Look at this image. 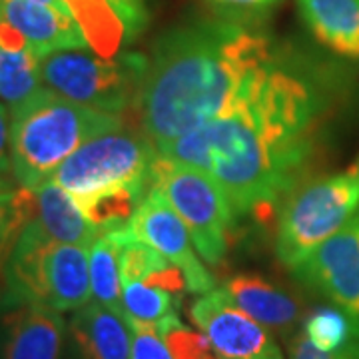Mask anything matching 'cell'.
<instances>
[{
  "label": "cell",
  "instance_id": "44dd1931",
  "mask_svg": "<svg viewBox=\"0 0 359 359\" xmlns=\"http://www.w3.org/2000/svg\"><path fill=\"white\" fill-rule=\"evenodd\" d=\"M80 28L84 30L90 46H94L102 56L118 48L122 36V20L112 8L110 0H65Z\"/></svg>",
  "mask_w": 359,
  "mask_h": 359
},
{
  "label": "cell",
  "instance_id": "5b68a950",
  "mask_svg": "<svg viewBox=\"0 0 359 359\" xmlns=\"http://www.w3.org/2000/svg\"><path fill=\"white\" fill-rule=\"evenodd\" d=\"M359 208V158L341 172L294 188L283 202L276 233V254L290 269L330 240Z\"/></svg>",
  "mask_w": 359,
  "mask_h": 359
},
{
  "label": "cell",
  "instance_id": "8fae6325",
  "mask_svg": "<svg viewBox=\"0 0 359 359\" xmlns=\"http://www.w3.org/2000/svg\"><path fill=\"white\" fill-rule=\"evenodd\" d=\"M190 318L224 359H283L268 330L238 308L224 290L200 295L190 306Z\"/></svg>",
  "mask_w": 359,
  "mask_h": 359
},
{
  "label": "cell",
  "instance_id": "7a4b0ae2",
  "mask_svg": "<svg viewBox=\"0 0 359 359\" xmlns=\"http://www.w3.org/2000/svg\"><path fill=\"white\" fill-rule=\"evenodd\" d=\"M276 62L269 40L244 26L200 22L160 36L140 92L144 132L156 148L226 114Z\"/></svg>",
  "mask_w": 359,
  "mask_h": 359
},
{
  "label": "cell",
  "instance_id": "277c9868",
  "mask_svg": "<svg viewBox=\"0 0 359 359\" xmlns=\"http://www.w3.org/2000/svg\"><path fill=\"white\" fill-rule=\"evenodd\" d=\"M2 306L36 304L56 311H76L92 299L90 248L54 242L28 219L4 266Z\"/></svg>",
  "mask_w": 359,
  "mask_h": 359
},
{
  "label": "cell",
  "instance_id": "d4e9b609",
  "mask_svg": "<svg viewBox=\"0 0 359 359\" xmlns=\"http://www.w3.org/2000/svg\"><path fill=\"white\" fill-rule=\"evenodd\" d=\"M154 327L174 359H224L208 335L204 332H194L180 320L178 313L156 323Z\"/></svg>",
  "mask_w": 359,
  "mask_h": 359
},
{
  "label": "cell",
  "instance_id": "ba28073f",
  "mask_svg": "<svg viewBox=\"0 0 359 359\" xmlns=\"http://www.w3.org/2000/svg\"><path fill=\"white\" fill-rule=\"evenodd\" d=\"M158 156V148L148 136L118 128L84 142L56 170L52 182L72 194V198L150 184Z\"/></svg>",
  "mask_w": 359,
  "mask_h": 359
},
{
  "label": "cell",
  "instance_id": "9c48e42d",
  "mask_svg": "<svg viewBox=\"0 0 359 359\" xmlns=\"http://www.w3.org/2000/svg\"><path fill=\"white\" fill-rule=\"evenodd\" d=\"M292 271L346 313L359 341V214Z\"/></svg>",
  "mask_w": 359,
  "mask_h": 359
},
{
  "label": "cell",
  "instance_id": "4fadbf2b",
  "mask_svg": "<svg viewBox=\"0 0 359 359\" xmlns=\"http://www.w3.org/2000/svg\"><path fill=\"white\" fill-rule=\"evenodd\" d=\"M0 20L13 26L39 58L88 46V39L72 14L36 0H0Z\"/></svg>",
  "mask_w": 359,
  "mask_h": 359
},
{
  "label": "cell",
  "instance_id": "9a60e30c",
  "mask_svg": "<svg viewBox=\"0 0 359 359\" xmlns=\"http://www.w3.org/2000/svg\"><path fill=\"white\" fill-rule=\"evenodd\" d=\"M222 290L238 308L244 309L248 316L259 321L269 332L287 337L302 320L299 302L262 276H231Z\"/></svg>",
  "mask_w": 359,
  "mask_h": 359
},
{
  "label": "cell",
  "instance_id": "2e32d148",
  "mask_svg": "<svg viewBox=\"0 0 359 359\" xmlns=\"http://www.w3.org/2000/svg\"><path fill=\"white\" fill-rule=\"evenodd\" d=\"M30 222H34L54 242L62 244L90 248L98 238V231L86 219L72 194L52 180L32 190Z\"/></svg>",
  "mask_w": 359,
  "mask_h": 359
},
{
  "label": "cell",
  "instance_id": "f1b7e54d",
  "mask_svg": "<svg viewBox=\"0 0 359 359\" xmlns=\"http://www.w3.org/2000/svg\"><path fill=\"white\" fill-rule=\"evenodd\" d=\"M214 6L219 8H228V11H250V13H259V11H268L271 6H276L280 0H205Z\"/></svg>",
  "mask_w": 359,
  "mask_h": 359
},
{
  "label": "cell",
  "instance_id": "cb8c5ba5",
  "mask_svg": "<svg viewBox=\"0 0 359 359\" xmlns=\"http://www.w3.org/2000/svg\"><path fill=\"white\" fill-rule=\"evenodd\" d=\"M32 214V190L13 188L0 182V256L11 254L16 238L28 224Z\"/></svg>",
  "mask_w": 359,
  "mask_h": 359
},
{
  "label": "cell",
  "instance_id": "30bf717a",
  "mask_svg": "<svg viewBox=\"0 0 359 359\" xmlns=\"http://www.w3.org/2000/svg\"><path fill=\"white\" fill-rule=\"evenodd\" d=\"M128 228L142 242L152 245L170 264L182 269L188 292L208 294L214 290V278L204 268L192 250V236L178 212L170 205L166 196L156 186L148 188V194L130 219Z\"/></svg>",
  "mask_w": 359,
  "mask_h": 359
},
{
  "label": "cell",
  "instance_id": "3957f363",
  "mask_svg": "<svg viewBox=\"0 0 359 359\" xmlns=\"http://www.w3.org/2000/svg\"><path fill=\"white\" fill-rule=\"evenodd\" d=\"M122 118L40 88L11 110V166L28 190L46 184L84 142L122 128Z\"/></svg>",
  "mask_w": 359,
  "mask_h": 359
},
{
  "label": "cell",
  "instance_id": "52a82bcc",
  "mask_svg": "<svg viewBox=\"0 0 359 359\" xmlns=\"http://www.w3.org/2000/svg\"><path fill=\"white\" fill-rule=\"evenodd\" d=\"M150 186L162 190L184 219L204 262L219 266L228 254L236 212L218 182L198 168L158 156L150 172Z\"/></svg>",
  "mask_w": 359,
  "mask_h": 359
},
{
  "label": "cell",
  "instance_id": "d6986e66",
  "mask_svg": "<svg viewBox=\"0 0 359 359\" xmlns=\"http://www.w3.org/2000/svg\"><path fill=\"white\" fill-rule=\"evenodd\" d=\"M148 188L150 184L124 186V188H114L108 192L94 194L86 198H74V200L100 236L106 231L128 228L130 219L136 214L144 196L148 194Z\"/></svg>",
  "mask_w": 359,
  "mask_h": 359
},
{
  "label": "cell",
  "instance_id": "f546056e",
  "mask_svg": "<svg viewBox=\"0 0 359 359\" xmlns=\"http://www.w3.org/2000/svg\"><path fill=\"white\" fill-rule=\"evenodd\" d=\"M36 2H40V4H48V6H54V8H56V11H60V13L72 14L65 0H36Z\"/></svg>",
  "mask_w": 359,
  "mask_h": 359
},
{
  "label": "cell",
  "instance_id": "8992f818",
  "mask_svg": "<svg viewBox=\"0 0 359 359\" xmlns=\"http://www.w3.org/2000/svg\"><path fill=\"white\" fill-rule=\"evenodd\" d=\"M146 68L148 58L138 52L106 58L82 50H62L40 60V76L46 88L72 102L120 114L140 100Z\"/></svg>",
  "mask_w": 359,
  "mask_h": 359
},
{
  "label": "cell",
  "instance_id": "603a6c76",
  "mask_svg": "<svg viewBox=\"0 0 359 359\" xmlns=\"http://www.w3.org/2000/svg\"><path fill=\"white\" fill-rule=\"evenodd\" d=\"M122 318L156 325L176 313V295L142 282H122Z\"/></svg>",
  "mask_w": 359,
  "mask_h": 359
},
{
  "label": "cell",
  "instance_id": "7c38bea8",
  "mask_svg": "<svg viewBox=\"0 0 359 359\" xmlns=\"http://www.w3.org/2000/svg\"><path fill=\"white\" fill-rule=\"evenodd\" d=\"M68 325L60 311L36 304L4 306L0 359H65Z\"/></svg>",
  "mask_w": 359,
  "mask_h": 359
},
{
  "label": "cell",
  "instance_id": "ffe728a7",
  "mask_svg": "<svg viewBox=\"0 0 359 359\" xmlns=\"http://www.w3.org/2000/svg\"><path fill=\"white\" fill-rule=\"evenodd\" d=\"M40 60L42 58L30 48H0V102L13 110L44 86L40 76Z\"/></svg>",
  "mask_w": 359,
  "mask_h": 359
},
{
  "label": "cell",
  "instance_id": "5bb4252c",
  "mask_svg": "<svg viewBox=\"0 0 359 359\" xmlns=\"http://www.w3.org/2000/svg\"><path fill=\"white\" fill-rule=\"evenodd\" d=\"M65 359H132L128 323L96 302L76 309L68 323Z\"/></svg>",
  "mask_w": 359,
  "mask_h": 359
},
{
  "label": "cell",
  "instance_id": "e0dca14e",
  "mask_svg": "<svg viewBox=\"0 0 359 359\" xmlns=\"http://www.w3.org/2000/svg\"><path fill=\"white\" fill-rule=\"evenodd\" d=\"M297 8L323 46L359 60V0H297Z\"/></svg>",
  "mask_w": 359,
  "mask_h": 359
},
{
  "label": "cell",
  "instance_id": "6da1fadb",
  "mask_svg": "<svg viewBox=\"0 0 359 359\" xmlns=\"http://www.w3.org/2000/svg\"><path fill=\"white\" fill-rule=\"evenodd\" d=\"M320 114L318 90L276 60L226 114L160 146L158 154L216 180L236 216H268L302 176Z\"/></svg>",
  "mask_w": 359,
  "mask_h": 359
},
{
  "label": "cell",
  "instance_id": "484cf974",
  "mask_svg": "<svg viewBox=\"0 0 359 359\" xmlns=\"http://www.w3.org/2000/svg\"><path fill=\"white\" fill-rule=\"evenodd\" d=\"M132 334V359H174L154 325L124 318Z\"/></svg>",
  "mask_w": 359,
  "mask_h": 359
},
{
  "label": "cell",
  "instance_id": "4316f807",
  "mask_svg": "<svg viewBox=\"0 0 359 359\" xmlns=\"http://www.w3.org/2000/svg\"><path fill=\"white\" fill-rule=\"evenodd\" d=\"M290 359H359V346H353L351 349L339 353H327L318 349L309 341L308 335L299 332L290 344Z\"/></svg>",
  "mask_w": 359,
  "mask_h": 359
},
{
  "label": "cell",
  "instance_id": "4dcf8cb0",
  "mask_svg": "<svg viewBox=\"0 0 359 359\" xmlns=\"http://www.w3.org/2000/svg\"><path fill=\"white\" fill-rule=\"evenodd\" d=\"M0 182H6V178H0Z\"/></svg>",
  "mask_w": 359,
  "mask_h": 359
},
{
  "label": "cell",
  "instance_id": "83f0119b",
  "mask_svg": "<svg viewBox=\"0 0 359 359\" xmlns=\"http://www.w3.org/2000/svg\"><path fill=\"white\" fill-rule=\"evenodd\" d=\"M8 172H13V166H11V118L6 112V106L0 104V178H6Z\"/></svg>",
  "mask_w": 359,
  "mask_h": 359
},
{
  "label": "cell",
  "instance_id": "ac0fdd59",
  "mask_svg": "<svg viewBox=\"0 0 359 359\" xmlns=\"http://www.w3.org/2000/svg\"><path fill=\"white\" fill-rule=\"evenodd\" d=\"M90 285L96 304L124 316L120 280V240L114 231L100 233L90 245Z\"/></svg>",
  "mask_w": 359,
  "mask_h": 359
},
{
  "label": "cell",
  "instance_id": "7402d4cb",
  "mask_svg": "<svg viewBox=\"0 0 359 359\" xmlns=\"http://www.w3.org/2000/svg\"><path fill=\"white\" fill-rule=\"evenodd\" d=\"M304 334L318 349L327 353H339L359 346L351 321L339 308L313 309L304 321Z\"/></svg>",
  "mask_w": 359,
  "mask_h": 359
}]
</instances>
